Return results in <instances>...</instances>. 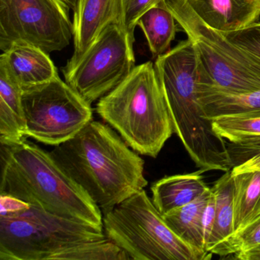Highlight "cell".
Listing matches in <instances>:
<instances>
[{"mask_svg": "<svg viewBox=\"0 0 260 260\" xmlns=\"http://www.w3.org/2000/svg\"><path fill=\"white\" fill-rule=\"evenodd\" d=\"M112 127L91 121L50 153L98 205L109 212L144 189V160Z\"/></svg>", "mask_w": 260, "mask_h": 260, "instance_id": "6da1fadb", "label": "cell"}, {"mask_svg": "<svg viewBox=\"0 0 260 260\" xmlns=\"http://www.w3.org/2000/svg\"><path fill=\"white\" fill-rule=\"evenodd\" d=\"M102 226L63 218L25 202L0 215V260H125Z\"/></svg>", "mask_w": 260, "mask_h": 260, "instance_id": "7a4b0ae2", "label": "cell"}, {"mask_svg": "<svg viewBox=\"0 0 260 260\" xmlns=\"http://www.w3.org/2000/svg\"><path fill=\"white\" fill-rule=\"evenodd\" d=\"M1 194L45 212L103 228V214L51 153L26 139L1 145Z\"/></svg>", "mask_w": 260, "mask_h": 260, "instance_id": "3957f363", "label": "cell"}, {"mask_svg": "<svg viewBox=\"0 0 260 260\" xmlns=\"http://www.w3.org/2000/svg\"><path fill=\"white\" fill-rule=\"evenodd\" d=\"M97 114L137 153L156 158L174 133L168 106L151 61L135 66L96 104Z\"/></svg>", "mask_w": 260, "mask_h": 260, "instance_id": "277c9868", "label": "cell"}, {"mask_svg": "<svg viewBox=\"0 0 260 260\" xmlns=\"http://www.w3.org/2000/svg\"><path fill=\"white\" fill-rule=\"evenodd\" d=\"M103 230L129 259L205 260L169 226L144 189L103 214Z\"/></svg>", "mask_w": 260, "mask_h": 260, "instance_id": "5b68a950", "label": "cell"}, {"mask_svg": "<svg viewBox=\"0 0 260 260\" xmlns=\"http://www.w3.org/2000/svg\"><path fill=\"white\" fill-rule=\"evenodd\" d=\"M191 41L213 86L231 93L260 90V61L208 26L185 0H162Z\"/></svg>", "mask_w": 260, "mask_h": 260, "instance_id": "8992f818", "label": "cell"}, {"mask_svg": "<svg viewBox=\"0 0 260 260\" xmlns=\"http://www.w3.org/2000/svg\"><path fill=\"white\" fill-rule=\"evenodd\" d=\"M26 137L60 145L92 121L91 105L60 77L22 92Z\"/></svg>", "mask_w": 260, "mask_h": 260, "instance_id": "52a82bcc", "label": "cell"}, {"mask_svg": "<svg viewBox=\"0 0 260 260\" xmlns=\"http://www.w3.org/2000/svg\"><path fill=\"white\" fill-rule=\"evenodd\" d=\"M70 9L64 0H0V49L24 42L62 51L74 36Z\"/></svg>", "mask_w": 260, "mask_h": 260, "instance_id": "ba28073f", "label": "cell"}, {"mask_svg": "<svg viewBox=\"0 0 260 260\" xmlns=\"http://www.w3.org/2000/svg\"><path fill=\"white\" fill-rule=\"evenodd\" d=\"M135 41L118 22L109 24L77 63L63 68L65 82L92 105L132 72Z\"/></svg>", "mask_w": 260, "mask_h": 260, "instance_id": "9c48e42d", "label": "cell"}, {"mask_svg": "<svg viewBox=\"0 0 260 260\" xmlns=\"http://www.w3.org/2000/svg\"><path fill=\"white\" fill-rule=\"evenodd\" d=\"M0 68L7 71L22 91L45 84L58 77L49 54L24 42L14 43L3 52Z\"/></svg>", "mask_w": 260, "mask_h": 260, "instance_id": "30bf717a", "label": "cell"}, {"mask_svg": "<svg viewBox=\"0 0 260 260\" xmlns=\"http://www.w3.org/2000/svg\"><path fill=\"white\" fill-rule=\"evenodd\" d=\"M119 0H77L74 10V54L66 66L77 63L105 28L118 22Z\"/></svg>", "mask_w": 260, "mask_h": 260, "instance_id": "8fae6325", "label": "cell"}, {"mask_svg": "<svg viewBox=\"0 0 260 260\" xmlns=\"http://www.w3.org/2000/svg\"><path fill=\"white\" fill-rule=\"evenodd\" d=\"M208 26L221 33L238 31L258 22L257 0H185Z\"/></svg>", "mask_w": 260, "mask_h": 260, "instance_id": "7c38bea8", "label": "cell"}, {"mask_svg": "<svg viewBox=\"0 0 260 260\" xmlns=\"http://www.w3.org/2000/svg\"><path fill=\"white\" fill-rule=\"evenodd\" d=\"M215 200L214 226L206 244L207 252L220 256L231 255L235 234L234 215V176L231 170L216 181L212 188Z\"/></svg>", "mask_w": 260, "mask_h": 260, "instance_id": "4fadbf2b", "label": "cell"}, {"mask_svg": "<svg viewBox=\"0 0 260 260\" xmlns=\"http://www.w3.org/2000/svg\"><path fill=\"white\" fill-rule=\"evenodd\" d=\"M203 172L166 176L151 185L152 201L162 215L182 208L210 190Z\"/></svg>", "mask_w": 260, "mask_h": 260, "instance_id": "5bb4252c", "label": "cell"}, {"mask_svg": "<svg viewBox=\"0 0 260 260\" xmlns=\"http://www.w3.org/2000/svg\"><path fill=\"white\" fill-rule=\"evenodd\" d=\"M199 100L205 117L211 121L218 117L260 113V90L231 93L211 84H203Z\"/></svg>", "mask_w": 260, "mask_h": 260, "instance_id": "9a60e30c", "label": "cell"}, {"mask_svg": "<svg viewBox=\"0 0 260 260\" xmlns=\"http://www.w3.org/2000/svg\"><path fill=\"white\" fill-rule=\"evenodd\" d=\"M211 193V188L191 203L162 215L169 226L205 259L212 256L205 248L203 230L204 213Z\"/></svg>", "mask_w": 260, "mask_h": 260, "instance_id": "2e32d148", "label": "cell"}, {"mask_svg": "<svg viewBox=\"0 0 260 260\" xmlns=\"http://www.w3.org/2000/svg\"><path fill=\"white\" fill-rule=\"evenodd\" d=\"M140 27L154 57L167 53L179 26L173 13L162 2L144 13L138 19Z\"/></svg>", "mask_w": 260, "mask_h": 260, "instance_id": "e0dca14e", "label": "cell"}, {"mask_svg": "<svg viewBox=\"0 0 260 260\" xmlns=\"http://www.w3.org/2000/svg\"><path fill=\"white\" fill-rule=\"evenodd\" d=\"M233 176L236 234L260 215V170L243 172Z\"/></svg>", "mask_w": 260, "mask_h": 260, "instance_id": "ac0fdd59", "label": "cell"}, {"mask_svg": "<svg viewBox=\"0 0 260 260\" xmlns=\"http://www.w3.org/2000/svg\"><path fill=\"white\" fill-rule=\"evenodd\" d=\"M211 121L214 132L229 142L260 140V113L218 117Z\"/></svg>", "mask_w": 260, "mask_h": 260, "instance_id": "d6986e66", "label": "cell"}, {"mask_svg": "<svg viewBox=\"0 0 260 260\" xmlns=\"http://www.w3.org/2000/svg\"><path fill=\"white\" fill-rule=\"evenodd\" d=\"M233 174L260 170V140L243 143H228Z\"/></svg>", "mask_w": 260, "mask_h": 260, "instance_id": "ffe728a7", "label": "cell"}, {"mask_svg": "<svg viewBox=\"0 0 260 260\" xmlns=\"http://www.w3.org/2000/svg\"><path fill=\"white\" fill-rule=\"evenodd\" d=\"M162 0H119L118 25L135 39V30L138 19L147 10L158 5Z\"/></svg>", "mask_w": 260, "mask_h": 260, "instance_id": "44dd1931", "label": "cell"}, {"mask_svg": "<svg viewBox=\"0 0 260 260\" xmlns=\"http://www.w3.org/2000/svg\"><path fill=\"white\" fill-rule=\"evenodd\" d=\"M230 42L260 61V22L231 32L222 33Z\"/></svg>", "mask_w": 260, "mask_h": 260, "instance_id": "7402d4cb", "label": "cell"}, {"mask_svg": "<svg viewBox=\"0 0 260 260\" xmlns=\"http://www.w3.org/2000/svg\"><path fill=\"white\" fill-rule=\"evenodd\" d=\"M22 88L7 71L0 68V102L25 119L22 109Z\"/></svg>", "mask_w": 260, "mask_h": 260, "instance_id": "603a6c76", "label": "cell"}, {"mask_svg": "<svg viewBox=\"0 0 260 260\" xmlns=\"http://www.w3.org/2000/svg\"><path fill=\"white\" fill-rule=\"evenodd\" d=\"M259 244L260 215L234 236L231 241V254L248 250Z\"/></svg>", "mask_w": 260, "mask_h": 260, "instance_id": "cb8c5ba5", "label": "cell"}, {"mask_svg": "<svg viewBox=\"0 0 260 260\" xmlns=\"http://www.w3.org/2000/svg\"><path fill=\"white\" fill-rule=\"evenodd\" d=\"M214 213H215V200L214 193L211 189V196L208 200V205L205 210L203 217L204 238H205V248L212 232L214 222Z\"/></svg>", "mask_w": 260, "mask_h": 260, "instance_id": "d4e9b609", "label": "cell"}, {"mask_svg": "<svg viewBox=\"0 0 260 260\" xmlns=\"http://www.w3.org/2000/svg\"><path fill=\"white\" fill-rule=\"evenodd\" d=\"M236 258L240 260H260V244L252 249L236 253Z\"/></svg>", "mask_w": 260, "mask_h": 260, "instance_id": "484cf974", "label": "cell"}, {"mask_svg": "<svg viewBox=\"0 0 260 260\" xmlns=\"http://www.w3.org/2000/svg\"><path fill=\"white\" fill-rule=\"evenodd\" d=\"M65 2L67 3L70 8L74 11L75 10L76 6H77V0H64Z\"/></svg>", "mask_w": 260, "mask_h": 260, "instance_id": "4316f807", "label": "cell"}, {"mask_svg": "<svg viewBox=\"0 0 260 260\" xmlns=\"http://www.w3.org/2000/svg\"><path fill=\"white\" fill-rule=\"evenodd\" d=\"M257 1H258V2H260V0H257Z\"/></svg>", "mask_w": 260, "mask_h": 260, "instance_id": "83f0119b", "label": "cell"}]
</instances>
